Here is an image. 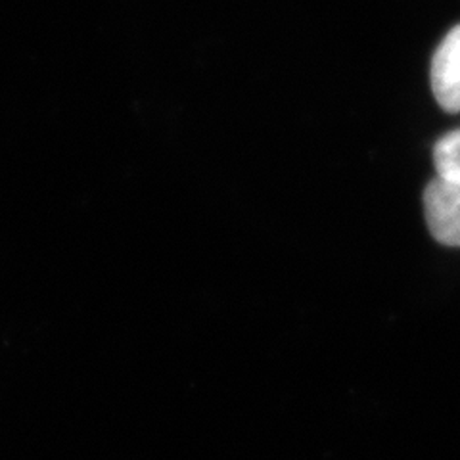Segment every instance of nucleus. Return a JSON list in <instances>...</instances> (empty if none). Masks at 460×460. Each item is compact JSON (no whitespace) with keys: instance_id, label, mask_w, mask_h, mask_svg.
<instances>
[{"instance_id":"nucleus-1","label":"nucleus","mask_w":460,"mask_h":460,"mask_svg":"<svg viewBox=\"0 0 460 460\" xmlns=\"http://www.w3.org/2000/svg\"><path fill=\"white\" fill-rule=\"evenodd\" d=\"M424 213L431 236L460 248V184L434 179L424 190Z\"/></svg>"},{"instance_id":"nucleus-2","label":"nucleus","mask_w":460,"mask_h":460,"mask_svg":"<svg viewBox=\"0 0 460 460\" xmlns=\"http://www.w3.org/2000/svg\"><path fill=\"white\" fill-rule=\"evenodd\" d=\"M429 81L438 104L449 113L460 111V25L439 42L431 60Z\"/></svg>"},{"instance_id":"nucleus-3","label":"nucleus","mask_w":460,"mask_h":460,"mask_svg":"<svg viewBox=\"0 0 460 460\" xmlns=\"http://www.w3.org/2000/svg\"><path fill=\"white\" fill-rule=\"evenodd\" d=\"M434 164L439 179L460 184V128L436 142Z\"/></svg>"}]
</instances>
